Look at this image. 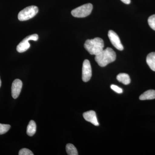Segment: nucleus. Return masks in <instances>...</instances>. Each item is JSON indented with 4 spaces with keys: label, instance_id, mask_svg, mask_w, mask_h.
Instances as JSON below:
<instances>
[{
    "label": "nucleus",
    "instance_id": "obj_1",
    "mask_svg": "<svg viewBox=\"0 0 155 155\" xmlns=\"http://www.w3.org/2000/svg\"><path fill=\"white\" fill-rule=\"evenodd\" d=\"M116 54L110 48L103 50L98 54L95 56V60L101 67H105L110 63L114 62L116 59Z\"/></svg>",
    "mask_w": 155,
    "mask_h": 155
},
{
    "label": "nucleus",
    "instance_id": "obj_2",
    "mask_svg": "<svg viewBox=\"0 0 155 155\" xmlns=\"http://www.w3.org/2000/svg\"><path fill=\"white\" fill-rule=\"evenodd\" d=\"M84 47L90 54L96 56L104 50V41L100 38L88 39L85 41Z\"/></svg>",
    "mask_w": 155,
    "mask_h": 155
},
{
    "label": "nucleus",
    "instance_id": "obj_3",
    "mask_svg": "<svg viewBox=\"0 0 155 155\" xmlns=\"http://www.w3.org/2000/svg\"><path fill=\"white\" fill-rule=\"evenodd\" d=\"M38 12V8L35 6H30L20 11L18 14L19 21H26L34 17Z\"/></svg>",
    "mask_w": 155,
    "mask_h": 155
},
{
    "label": "nucleus",
    "instance_id": "obj_4",
    "mask_svg": "<svg viewBox=\"0 0 155 155\" xmlns=\"http://www.w3.org/2000/svg\"><path fill=\"white\" fill-rule=\"evenodd\" d=\"M92 10V5L88 3L78 7L72 10L71 11V14L73 17H75L83 18L87 17L91 14Z\"/></svg>",
    "mask_w": 155,
    "mask_h": 155
},
{
    "label": "nucleus",
    "instance_id": "obj_5",
    "mask_svg": "<svg viewBox=\"0 0 155 155\" xmlns=\"http://www.w3.org/2000/svg\"><path fill=\"white\" fill-rule=\"evenodd\" d=\"M38 36L36 34L28 35L19 43L17 45V50L19 53H23L26 51L30 47V44L28 42L29 41L33 40L37 41L38 40Z\"/></svg>",
    "mask_w": 155,
    "mask_h": 155
},
{
    "label": "nucleus",
    "instance_id": "obj_6",
    "mask_svg": "<svg viewBox=\"0 0 155 155\" xmlns=\"http://www.w3.org/2000/svg\"><path fill=\"white\" fill-rule=\"evenodd\" d=\"M92 69L90 61L84 60L83 63L82 69V79L84 82H87L91 78Z\"/></svg>",
    "mask_w": 155,
    "mask_h": 155
},
{
    "label": "nucleus",
    "instance_id": "obj_7",
    "mask_svg": "<svg viewBox=\"0 0 155 155\" xmlns=\"http://www.w3.org/2000/svg\"><path fill=\"white\" fill-rule=\"evenodd\" d=\"M108 37L111 43L119 51H122L124 47L121 43L119 36L113 30H110L108 32Z\"/></svg>",
    "mask_w": 155,
    "mask_h": 155
},
{
    "label": "nucleus",
    "instance_id": "obj_8",
    "mask_svg": "<svg viewBox=\"0 0 155 155\" xmlns=\"http://www.w3.org/2000/svg\"><path fill=\"white\" fill-rule=\"evenodd\" d=\"M22 86V81L19 79H16L13 81L11 87V94L14 99H17L19 97Z\"/></svg>",
    "mask_w": 155,
    "mask_h": 155
},
{
    "label": "nucleus",
    "instance_id": "obj_9",
    "mask_svg": "<svg viewBox=\"0 0 155 155\" xmlns=\"http://www.w3.org/2000/svg\"><path fill=\"white\" fill-rule=\"evenodd\" d=\"M83 117L86 121L91 122L95 126H99V124L95 112L94 111L91 110L85 112L83 114Z\"/></svg>",
    "mask_w": 155,
    "mask_h": 155
},
{
    "label": "nucleus",
    "instance_id": "obj_10",
    "mask_svg": "<svg viewBox=\"0 0 155 155\" xmlns=\"http://www.w3.org/2000/svg\"><path fill=\"white\" fill-rule=\"evenodd\" d=\"M139 99L142 101L144 100H153L155 99V90H150L145 92L139 97Z\"/></svg>",
    "mask_w": 155,
    "mask_h": 155
},
{
    "label": "nucleus",
    "instance_id": "obj_11",
    "mask_svg": "<svg viewBox=\"0 0 155 155\" xmlns=\"http://www.w3.org/2000/svg\"><path fill=\"white\" fill-rule=\"evenodd\" d=\"M146 61L151 69L155 71V52L150 53L147 56Z\"/></svg>",
    "mask_w": 155,
    "mask_h": 155
},
{
    "label": "nucleus",
    "instance_id": "obj_12",
    "mask_svg": "<svg viewBox=\"0 0 155 155\" xmlns=\"http://www.w3.org/2000/svg\"><path fill=\"white\" fill-rule=\"evenodd\" d=\"M117 79L119 82L125 85L129 84L130 82V76L126 73H120L117 76Z\"/></svg>",
    "mask_w": 155,
    "mask_h": 155
},
{
    "label": "nucleus",
    "instance_id": "obj_13",
    "mask_svg": "<svg viewBox=\"0 0 155 155\" xmlns=\"http://www.w3.org/2000/svg\"><path fill=\"white\" fill-rule=\"evenodd\" d=\"M36 131V125L33 120H31L27 127V134L29 136H32L35 134Z\"/></svg>",
    "mask_w": 155,
    "mask_h": 155
},
{
    "label": "nucleus",
    "instance_id": "obj_14",
    "mask_svg": "<svg viewBox=\"0 0 155 155\" xmlns=\"http://www.w3.org/2000/svg\"><path fill=\"white\" fill-rule=\"evenodd\" d=\"M66 151L69 155H78L77 150L73 144L68 143L66 146Z\"/></svg>",
    "mask_w": 155,
    "mask_h": 155
},
{
    "label": "nucleus",
    "instance_id": "obj_15",
    "mask_svg": "<svg viewBox=\"0 0 155 155\" xmlns=\"http://www.w3.org/2000/svg\"><path fill=\"white\" fill-rule=\"evenodd\" d=\"M11 128V125L0 123V135L7 133Z\"/></svg>",
    "mask_w": 155,
    "mask_h": 155
},
{
    "label": "nucleus",
    "instance_id": "obj_16",
    "mask_svg": "<svg viewBox=\"0 0 155 155\" xmlns=\"http://www.w3.org/2000/svg\"><path fill=\"white\" fill-rule=\"evenodd\" d=\"M148 22L151 28L155 31V14L152 15L148 18Z\"/></svg>",
    "mask_w": 155,
    "mask_h": 155
},
{
    "label": "nucleus",
    "instance_id": "obj_17",
    "mask_svg": "<svg viewBox=\"0 0 155 155\" xmlns=\"http://www.w3.org/2000/svg\"><path fill=\"white\" fill-rule=\"evenodd\" d=\"M19 155H33L34 154L30 150L26 148H23L19 150Z\"/></svg>",
    "mask_w": 155,
    "mask_h": 155
},
{
    "label": "nucleus",
    "instance_id": "obj_18",
    "mask_svg": "<svg viewBox=\"0 0 155 155\" xmlns=\"http://www.w3.org/2000/svg\"><path fill=\"white\" fill-rule=\"evenodd\" d=\"M111 88L114 91L118 94H122L123 92V90L119 87L116 86L114 84H112L110 86Z\"/></svg>",
    "mask_w": 155,
    "mask_h": 155
},
{
    "label": "nucleus",
    "instance_id": "obj_19",
    "mask_svg": "<svg viewBox=\"0 0 155 155\" xmlns=\"http://www.w3.org/2000/svg\"><path fill=\"white\" fill-rule=\"evenodd\" d=\"M121 1L125 4H127V5H128V4H130V0H121Z\"/></svg>",
    "mask_w": 155,
    "mask_h": 155
},
{
    "label": "nucleus",
    "instance_id": "obj_20",
    "mask_svg": "<svg viewBox=\"0 0 155 155\" xmlns=\"http://www.w3.org/2000/svg\"><path fill=\"white\" fill-rule=\"evenodd\" d=\"M1 85H2V81H1V78H0V87H1Z\"/></svg>",
    "mask_w": 155,
    "mask_h": 155
}]
</instances>
